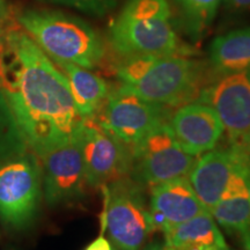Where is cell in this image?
<instances>
[{"label":"cell","mask_w":250,"mask_h":250,"mask_svg":"<svg viewBox=\"0 0 250 250\" xmlns=\"http://www.w3.org/2000/svg\"><path fill=\"white\" fill-rule=\"evenodd\" d=\"M210 213L218 225L239 236L250 250V170L234 175Z\"/></svg>","instance_id":"15"},{"label":"cell","mask_w":250,"mask_h":250,"mask_svg":"<svg viewBox=\"0 0 250 250\" xmlns=\"http://www.w3.org/2000/svg\"><path fill=\"white\" fill-rule=\"evenodd\" d=\"M198 102L214 109L230 146L250 153V70L220 76L202 89Z\"/></svg>","instance_id":"10"},{"label":"cell","mask_w":250,"mask_h":250,"mask_svg":"<svg viewBox=\"0 0 250 250\" xmlns=\"http://www.w3.org/2000/svg\"><path fill=\"white\" fill-rule=\"evenodd\" d=\"M116 74L121 85L165 107L187 104L202 92L201 64L182 55L123 58Z\"/></svg>","instance_id":"2"},{"label":"cell","mask_w":250,"mask_h":250,"mask_svg":"<svg viewBox=\"0 0 250 250\" xmlns=\"http://www.w3.org/2000/svg\"><path fill=\"white\" fill-rule=\"evenodd\" d=\"M205 210L188 177L152 187L149 212L153 232H167Z\"/></svg>","instance_id":"14"},{"label":"cell","mask_w":250,"mask_h":250,"mask_svg":"<svg viewBox=\"0 0 250 250\" xmlns=\"http://www.w3.org/2000/svg\"><path fill=\"white\" fill-rule=\"evenodd\" d=\"M186 250H229V249H220V248H211V247H193V248H188Z\"/></svg>","instance_id":"26"},{"label":"cell","mask_w":250,"mask_h":250,"mask_svg":"<svg viewBox=\"0 0 250 250\" xmlns=\"http://www.w3.org/2000/svg\"><path fill=\"white\" fill-rule=\"evenodd\" d=\"M44 198L51 206L77 202L85 195V167L76 137L64 145L40 156Z\"/></svg>","instance_id":"11"},{"label":"cell","mask_w":250,"mask_h":250,"mask_svg":"<svg viewBox=\"0 0 250 250\" xmlns=\"http://www.w3.org/2000/svg\"><path fill=\"white\" fill-rule=\"evenodd\" d=\"M109 42L123 58L188 52L171 24L167 0H129L111 23Z\"/></svg>","instance_id":"3"},{"label":"cell","mask_w":250,"mask_h":250,"mask_svg":"<svg viewBox=\"0 0 250 250\" xmlns=\"http://www.w3.org/2000/svg\"><path fill=\"white\" fill-rule=\"evenodd\" d=\"M184 19L187 29L199 35L213 21L223 0H175Z\"/></svg>","instance_id":"19"},{"label":"cell","mask_w":250,"mask_h":250,"mask_svg":"<svg viewBox=\"0 0 250 250\" xmlns=\"http://www.w3.org/2000/svg\"><path fill=\"white\" fill-rule=\"evenodd\" d=\"M85 250H112V247L111 243L104 236L101 235L96 240H94Z\"/></svg>","instance_id":"24"},{"label":"cell","mask_w":250,"mask_h":250,"mask_svg":"<svg viewBox=\"0 0 250 250\" xmlns=\"http://www.w3.org/2000/svg\"><path fill=\"white\" fill-rule=\"evenodd\" d=\"M168 123L181 147L193 156L213 149L224 134V125L214 109L198 101L183 104Z\"/></svg>","instance_id":"13"},{"label":"cell","mask_w":250,"mask_h":250,"mask_svg":"<svg viewBox=\"0 0 250 250\" xmlns=\"http://www.w3.org/2000/svg\"><path fill=\"white\" fill-rule=\"evenodd\" d=\"M88 187L104 188L132 174L133 153L94 118H83L77 133Z\"/></svg>","instance_id":"6"},{"label":"cell","mask_w":250,"mask_h":250,"mask_svg":"<svg viewBox=\"0 0 250 250\" xmlns=\"http://www.w3.org/2000/svg\"><path fill=\"white\" fill-rule=\"evenodd\" d=\"M170 116L169 107L149 102L121 85L110 89L95 118L121 142L133 148L155 126L169 122Z\"/></svg>","instance_id":"9"},{"label":"cell","mask_w":250,"mask_h":250,"mask_svg":"<svg viewBox=\"0 0 250 250\" xmlns=\"http://www.w3.org/2000/svg\"><path fill=\"white\" fill-rule=\"evenodd\" d=\"M43 1L79 9L89 15L103 17L116 7L118 0H43Z\"/></svg>","instance_id":"21"},{"label":"cell","mask_w":250,"mask_h":250,"mask_svg":"<svg viewBox=\"0 0 250 250\" xmlns=\"http://www.w3.org/2000/svg\"><path fill=\"white\" fill-rule=\"evenodd\" d=\"M144 250H174V249L170 248L169 246L166 245V243L154 242V243H151V245H148Z\"/></svg>","instance_id":"25"},{"label":"cell","mask_w":250,"mask_h":250,"mask_svg":"<svg viewBox=\"0 0 250 250\" xmlns=\"http://www.w3.org/2000/svg\"><path fill=\"white\" fill-rule=\"evenodd\" d=\"M52 62L66 77L80 116L83 118H94L98 116L110 92L108 83L101 77L73 62L62 61Z\"/></svg>","instance_id":"16"},{"label":"cell","mask_w":250,"mask_h":250,"mask_svg":"<svg viewBox=\"0 0 250 250\" xmlns=\"http://www.w3.org/2000/svg\"><path fill=\"white\" fill-rule=\"evenodd\" d=\"M29 148L24 142L0 88V160Z\"/></svg>","instance_id":"20"},{"label":"cell","mask_w":250,"mask_h":250,"mask_svg":"<svg viewBox=\"0 0 250 250\" xmlns=\"http://www.w3.org/2000/svg\"><path fill=\"white\" fill-rule=\"evenodd\" d=\"M17 21L52 61L93 70L104 58L102 39L79 18L49 9H26L17 15Z\"/></svg>","instance_id":"4"},{"label":"cell","mask_w":250,"mask_h":250,"mask_svg":"<svg viewBox=\"0 0 250 250\" xmlns=\"http://www.w3.org/2000/svg\"><path fill=\"white\" fill-rule=\"evenodd\" d=\"M226 7L233 12L250 11V0H223Z\"/></svg>","instance_id":"23"},{"label":"cell","mask_w":250,"mask_h":250,"mask_svg":"<svg viewBox=\"0 0 250 250\" xmlns=\"http://www.w3.org/2000/svg\"><path fill=\"white\" fill-rule=\"evenodd\" d=\"M42 193V165L30 148L0 160V217L23 227L33 220Z\"/></svg>","instance_id":"5"},{"label":"cell","mask_w":250,"mask_h":250,"mask_svg":"<svg viewBox=\"0 0 250 250\" xmlns=\"http://www.w3.org/2000/svg\"><path fill=\"white\" fill-rule=\"evenodd\" d=\"M243 170H250V153L230 146L204 153L195 162L188 179L203 206L211 212L234 175Z\"/></svg>","instance_id":"12"},{"label":"cell","mask_w":250,"mask_h":250,"mask_svg":"<svg viewBox=\"0 0 250 250\" xmlns=\"http://www.w3.org/2000/svg\"><path fill=\"white\" fill-rule=\"evenodd\" d=\"M165 243L174 250L193 247L228 249L214 218L208 210L165 232Z\"/></svg>","instance_id":"17"},{"label":"cell","mask_w":250,"mask_h":250,"mask_svg":"<svg viewBox=\"0 0 250 250\" xmlns=\"http://www.w3.org/2000/svg\"><path fill=\"white\" fill-rule=\"evenodd\" d=\"M132 173L138 182L154 187L167 181L188 177L196 158L181 147L169 123L164 122L132 148Z\"/></svg>","instance_id":"8"},{"label":"cell","mask_w":250,"mask_h":250,"mask_svg":"<svg viewBox=\"0 0 250 250\" xmlns=\"http://www.w3.org/2000/svg\"><path fill=\"white\" fill-rule=\"evenodd\" d=\"M0 88L21 136L39 156L77 137L83 118L66 77L24 30L2 37Z\"/></svg>","instance_id":"1"},{"label":"cell","mask_w":250,"mask_h":250,"mask_svg":"<svg viewBox=\"0 0 250 250\" xmlns=\"http://www.w3.org/2000/svg\"><path fill=\"white\" fill-rule=\"evenodd\" d=\"M210 61L220 76L250 70V27L214 39L210 46Z\"/></svg>","instance_id":"18"},{"label":"cell","mask_w":250,"mask_h":250,"mask_svg":"<svg viewBox=\"0 0 250 250\" xmlns=\"http://www.w3.org/2000/svg\"><path fill=\"white\" fill-rule=\"evenodd\" d=\"M15 29L14 18L7 0H0V39Z\"/></svg>","instance_id":"22"},{"label":"cell","mask_w":250,"mask_h":250,"mask_svg":"<svg viewBox=\"0 0 250 250\" xmlns=\"http://www.w3.org/2000/svg\"><path fill=\"white\" fill-rule=\"evenodd\" d=\"M127 179L102 188L107 197L105 227L112 250H142L153 233L151 212L142 190Z\"/></svg>","instance_id":"7"}]
</instances>
